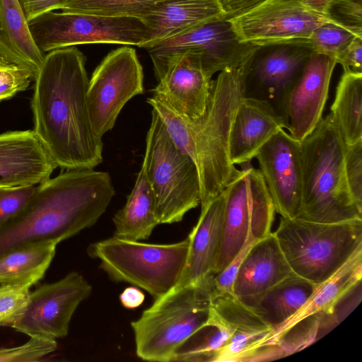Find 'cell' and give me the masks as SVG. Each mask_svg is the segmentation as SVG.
<instances>
[{
	"label": "cell",
	"mask_w": 362,
	"mask_h": 362,
	"mask_svg": "<svg viewBox=\"0 0 362 362\" xmlns=\"http://www.w3.org/2000/svg\"><path fill=\"white\" fill-rule=\"evenodd\" d=\"M84 55L76 47L45 55L35 76L31 108L33 131L63 169H94L103 161L102 138L88 109V78Z\"/></svg>",
	"instance_id": "1"
},
{
	"label": "cell",
	"mask_w": 362,
	"mask_h": 362,
	"mask_svg": "<svg viewBox=\"0 0 362 362\" xmlns=\"http://www.w3.org/2000/svg\"><path fill=\"white\" fill-rule=\"evenodd\" d=\"M115 194L107 172L68 169L49 178L37 185L19 213L0 226V255L75 235L98 221Z\"/></svg>",
	"instance_id": "2"
},
{
	"label": "cell",
	"mask_w": 362,
	"mask_h": 362,
	"mask_svg": "<svg viewBox=\"0 0 362 362\" xmlns=\"http://www.w3.org/2000/svg\"><path fill=\"white\" fill-rule=\"evenodd\" d=\"M243 65L220 71L212 80L204 115L194 121L180 116L153 95L147 99L175 144L197 167L201 209L222 193L240 171L230 159L229 137L235 112L243 97Z\"/></svg>",
	"instance_id": "3"
},
{
	"label": "cell",
	"mask_w": 362,
	"mask_h": 362,
	"mask_svg": "<svg viewBox=\"0 0 362 362\" xmlns=\"http://www.w3.org/2000/svg\"><path fill=\"white\" fill-rule=\"evenodd\" d=\"M300 144L303 186L297 218L325 223L362 219L346 182V145L331 114Z\"/></svg>",
	"instance_id": "4"
},
{
	"label": "cell",
	"mask_w": 362,
	"mask_h": 362,
	"mask_svg": "<svg viewBox=\"0 0 362 362\" xmlns=\"http://www.w3.org/2000/svg\"><path fill=\"white\" fill-rule=\"evenodd\" d=\"M213 277L175 286L131 322L139 358L173 361L177 349L206 325L214 296Z\"/></svg>",
	"instance_id": "5"
},
{
	"label": "cell",
	"mask_w": 362,
	"mask_h": 362,
	"mask_svg": "<svg viewBox=\"0 0 362 362\" xmlns=\"http://www.w3.org/2000/svg\"><path fill=\"white\" fill-rule=\"evenodd\" d=\"M274 234L293 273L317 285L362 245V219L325 223L281 216Z\"/></svg>",
	"instance_id": "6"
},
{
	"label": "cell",
	"mask_w": 362,
	"mask_h": 362,
	"mask_svg": "<svg viewBox=\"0 0 362 362\" xmlns=\"http://www.w3.org/2000/svg\"><path fill=\"white\" fill-rule=\"evenodd\" d=\"M189 245V236L175 243L149 244L114 235L90 244L87 252L112 280L144 289L156 299L177 285Z\"/></svg>",
	"instance_id": "7"
},
{
	"label": "cell",
	"mask_w": 362,
	"mask_h": 362,
	"mask_svg": "<svg viewBox=\"0 0 362 362\" xmlns=\"http://www.w3.org/2000/svg\"><path fill=\"white\" fill-rule=\"evenodd\" d=\"M142 163L154 194L160 224L180 222L187 212L200 204L197 167L177 147L153 109Z\"/></svg>",
	"instance_id": "8"
},
{
	"label": "cell",
	"mask_w": 362,
	"mask_h": 362,
	"mask_svg": "<svg viewBox=\"0 0 362 362\" xmlns=\"http://www.w3.org/2000/svg\"><path fill=\"white\" fill-rule=\"evenodd\" d=\"M259 47L240 41L230 20L221 17L210 20L146 49L151 59L158 81L173 62L183 54L197 60L205 75L238 68Z\"/></svg>",
	"instance_id": "9"
},
{
	"label": "cell",
	"mask_w": 362,
	"mask_h": 362,
	"mask_svg": "<svg viewBox=\"0 0 362 362\" xmlns=\"http://www.w3.org/2000/svg\"><path fill=\"white\" fill-rule=\"evenodd\" d=\"M240 165L223 191V227L214 275L231 262L250 233L256 240L269 234L274 218L275 209L261 172L251 162Z\"/></svg>",
	"instance_id": "10"
},
{
	"label": "cell",
	"mask_w": 362,
	"mask_h": 362,
	"mask_svg": "<svg viewBox=\"0 0 362 362\" xmlns=\"http://www.w3.org/2000/svg\"><path fill=\"white\" fill-rule=\"evenodd\" d=\"M32 37L43 52L75 45L107 43L144 47L148 28L139 17H109L78 13H42L28 21Z\"/></svg>",
	"instance_id": "11"
},
{
	"label": "cell",
	"mask_w": 362,
	"mask_h": 362,
	"mask_svg": "<svg viewBox=\"0 0 362 362\" xmlns=\"http://www.w3.org/2000/svg\"><path fill=\"white\" fill-rule=\"evenodd\" d=\"M144 73L136 50L119 47L102 60L88 81L87 104L95 133L111 130L125 104L144 93Z\"/></svg>",
	"instance_id": "12"
},
{
	"label": "cell",
	"mask_w": 362,
	"mask_h": 362,
	"mask_svg": "<svg viewBox=\"0 0 362 362\" xmlns=\"http://www.w3.org/2000/svg\"><path fill=\"white\" fill-rule=\"evenodd\" d=\"M314 52L306 40L259 46L243 65V97L268 102L284 119L287 94Z\"/></svg>",
	"instance_id": "13"
},
{
	"label": "cell",
	"mask_w": 362,
	"mask_h": 362,
	"mask_svg": "<svg viewBox=\"0 0 362 362\" xmlns=\"http://www.w3.org/2000/svg\"><path fill=\"white\" fill-rule=\"evenodd\" d=\"M228 18L240 41L258 46L305 40L319 26L333 23L302 0H264Z\"/></svg>",
	"instance_id": "14"
},
{
	"label": "cell",
	"mask_w": 362,
	"mask_h": 362,
	"mask_svg": "<svg viewBox=\"0 0 362 362\" xmlns=\"http://www.w3.org/2000/svg\"><path fill=\"white\" fill-rule=\"evenodd\" d=\"M91 291V285L76 272L43 284L30 292L27 308L13 328L30 337H65L74 313Z\"/></svg>",
	"instance_id": "15"
},
{
	"label": "cell",
	"mask_w": 362,
	"mask_h": 362,
	"mask_svg": "<svg viewBox=\"0 0 362 362\" xmlns=\"http://www.w3.org/2000/svg\"><path fill=\"white\" fill-rule=\"evenodd\" d=\"M275 211L297 218L302 198L303 173L300 141L280 129L255 156Z\"/></svg>",
	"instance_id": "16"
},
{
	"label": "cell",
	"mask_w": 362,
	"mask_h": 362,
	"mask_svg": "<svg viewBox=\"0 0 362 362\" xmlns=\"http://www.w3.org/2000/svg\"><path fill=\"white\" fill-rule=\"evenodd\" d=\"M336 64L334 59L314 52L288 91L284 120L294 139L303 141L322 119Z\"/></svg>",
	"instance_id": "17"
},
{
	"label": "cell",
	"mask_w": 362,
	"mask_h": 362,
	"mask_svg": "<svg viewBox=\"0 0 362 362\" xmlns=\"http://www.w3.org/2000/svg\"><path fill=\"white\" fill-rule=\"evenodd\" d=\"M206 325L217 327L228 337L214 361H251L273 330L250 307L230 294L213 296Z\"/></svg>",
	"instance_id": "18"
},
{
	"label": "cell",
	"mask_w": 362,
	"mask_h": 362,
	"mask_svg": "<svg viewBox=\"0 0 362 362\" xmlns=\"http://www.w3.org/2000/svg\"><path fill=\"white\" fill-rule=\"evenodd\" d=\"M56 168L33 130L0 134V187L37 185Z\"/></svg>",
	"instance_id": "19"
},
{
	"label": "cell",
	"mask_w": 362,
	"mask_h": 362,
	"mask_svg": "<svg viewBox=\"0 0 362 362\" xmlns=\"http://www.w3.org/2000/svg\"><path fill=\"white\" fill-rule=\"evenodd\" d=\"M211 83L194 57L183 54L168 67L152 93L176 113L194 121L206 110Z\"/></svg>",
	"instance_id": "20"
},
{
	"label": "cell",
	"mask_w": 362,
	"mask_h": 362,
	"mask_svg": "<svg viewBox=\"0 0 362 362\" xmlns=\"http://www.w3.org/2000/svg\"><path fill=\"white\" fill-rule=\"evenodd\" d=\"M281 129H286V124L268 102L243 97L230 132L232 163L240 165L251 162L258 151Z\"/></svg>",
	"instance_id": "21"
},
{
	"label": "cell",
	"mask_w": 362,
	"mask_h": 362,
	"mask_svg": "<svg viewBox=\"0 0 362 362\" xmlns=\"http://www.w3.org/2000/svg\"><path fill=\"white\" fill-rule=\"evenodd\" d=\"M361 277L362 245L334 274L316 285L305 303L291 318L272 330L263 347L276 346L291 329L311 316L333 314L339 301L361 283Z\"/></svg>",
	"instance_id": "22"
},
{
	"label": "cell",
	"mask_w": 362,
	"mask_h": 362,
	"mask_svg": "<svg viewBox=\"0 0 362 362\" xmlns=\"http://www.w3.org/2000/svg\"><path fill=\"white\" fill-rule=\"evenodd\" d=\"M293 274L271 232L247 250L234 281V296L240 300L258 296Z\"/></svg>",
	"instance_id": "23"
},
{
	"label": "cell",
	"mask_w": 362,
	"mask_h": 362,
	"mask_svg": "<svg viewBox=\"0 0 362 362\" xmlns=\"http://www.w3.org/2000/svg\"><path fill=\"white\" fill-rule=\"evenodd\" d=\"M224 204L222 192L201 209L199 220L188 235L187 262L176 286L196 284L214 275L222 233Z\"/></svg>",
	"instance_id": "24"
},
{
	"label": "cell",
	"mask_w": 362,
	"mask_h": 362,
	"mask_svg": "<svg viewBox=\"0 0 362 362\" xmlns=\"http://www.w3.org/2000/svg\"><path fill=\"white\" fill-rule=\"evenodd\" d=\"M223 16L219 0H160L140 17L150 32L144 48Z\"/></svg>",
	"instance_id": "25"
},
{
	"label": "cell",
	"mask_w": 362,
	"mask_h": 362,
	"mask_svg": "<svg viewBox=\"0 0 362 362\" xmlns=\"http://www.w3.org/2000/svg\"><path fill=\"white\" fill-rule=\"evenodd\" d=\"M0 55L29 70L33 80L43 62L19 0H0Z\"/></svg>",
	"instance_id": "26"
},
{
	"label": "cell",
	"mask_w": 362,
	"mask_h": 362,
	"mask_svg": "<svg viewBox=\"0 0 362 362\" xmlns=\"http://www.w3.org/2000/svg\"><path fill=\"white\" fill-rule=\"evenodd\" d=\"M112 221L115 236L136 241L148 239L154 228L160 224L154 194L144 163L125 204L114 215Z\"/></svg>",
	"instance_id": "27"
},
{
	"label": "cell",
	"mask_w": 362,
	"mask_h": 362,
	"mask_svg": "<svg viewBox=\"0 0 362 362\" xmlns=\"http://www.w3.org/2000/svg\"><path fill=\"white\" fill-rule=\"evenodd\" d=\"M315 286L293 274L264 293L241 300L274 329L291 318L305 303Z\"/></svg>",
	"instance_id": "28"
},
{
	"label": "cell",
	"mask_w": 362,
	"mask_h": 362,
	"mask_svg": "<svg viewBox=\"0 0 362 362\" xmlns=\"http://www.w3.org/2000/svg\"><path fill=\"white\" fill-rule=\"evenodd\" d=\"M57 243L27 245L0 255V284L33 286L45 275L55 255Z\"/></svg>",
	"instance_id": "29"
},
{
	"label": "cell",
	"mask_w": 362,
	"mask_h": 362,
	"mask_svg": "<svg viewBox=\"0 0 362 362\" xmlns=\"http://www.w3.org/2000/svg\"><path fill=\"white\" fill-rule=\"evenodd\" d=\"M329 113L345 145L362 141V73L344 71Z\"/></svg>",
	"instance_id": "30"
},
{
	"label": "cell",
	"mask_w": 362,
	"mask_h": 362,
	"mask_svg": "<svg viewBox=\"0 0 362 362\" xmlns=\"http://www.w3.org/2000/svg\"><path fill=\"white\" fill-rule=\"evenodd\" d=\"M160 0H69L59 10L109 17L140 18Z\"/></svg>",
	"instance_id": "31"
},
{
	"label": "cell",
	"mask_w": 362,
	"mask_h": 362,
	"mask_svg": "<svg viewBox=\"0 0 362 362\" xmlns=\"http://www.w3.org/2000/svg\"><path fill=\"white\" fill-rule=\"evenodd\" d=\"M356 37L358 36L343 27L333 23H326L317 28L306 40L311 45L315 52L325 54L336 60Z\"/></svg>",
	"instance_id": "32"
},
{
	"label": "cell",
	"mask_w": 362,
	"mask_h": 362,
	"mask_svg": "<svg viewBox=\"0 0 362 362\" xmlns=\"http://www.w3.org/2000/svg\"><path fill=\"white\" fill-rule=\"evenodd\" d=\"M31 286L25 284L0 285V326L13 327L27 308Z\"/></svg>",
	"instance_id": "33"
},
{
	"label": "cell",
	"mask_w": 362,
	"mask_h": 362,
	"mask_svg": "<svg viewBox=\"0 0 362 362\" xmlns=\"http://www.w3.org/2000/svg\"><path fill=\"white\" fill-rule=\"evenodd\" d=\"M57 348L55 339L30 337L25 344L13 348L0 349V362H30L40 361Z\"/></svg>",
	"instance_id": "34"
},
{
	"label": "cell",
	"mask_w": 362,
	"mask_h": 362,
	"mask_svg": "<svg viewBox=\"0 0 362 362\" xmlns=\"http://www.w3.org/2000/svg\"><path fill=\"white\" fill-rule=\"evenodd\" d=\"M325 14L334 23L362 37V0H332Z\"/></svg>",
	"instance_id": "35"
},
{
	"label": "cell",
	"mask_w": 362,
	"mask_h": 362,
	"mask_svg": "<svg viewBox=\"0 0 362 362\" xmlns=\"http://www.w3.org/2000/svg\"><path fill=\"white\" fill-rule=\"evenodd\" d=\"M33 80L29 70L0 55V101L25 90Z\"/></svg>",
	"instance_id": "36"
},
{
	"label": "cell",
	"mask_w": 362,
	"mask_h": 362,
	"mask_svg": "<svg viewBox=\"0 0 362 362\" xmlns=\"http://www.w3.org/2000/svg\"><path fill=\"white\" fill-rule=\"evenodd\" d=\"M345 174L351 194L362 210V141L352 145H346Z\"/></svg>",
	"instance_id": "37"
},
{
	"label": "cell",
	"mask_w": 362,
	"mask_h": 362,
	"mask_svg": "<svg viewBox=\"0 0 362 362\" xmlns=\"http://www.w3.org/2000/svg\"><path fill=\"white\" fill-rule=\"evenodd\" d=\"M36 187L37 185L0 187V226L24 208Z\"/></svg>",
	"instance_id": "38"
},
{
	"label": "cell",
	"mask_w": 362,
	"mask_h": 362,
	"mask_svg": "<svg viewBox=\"0 0 362 362\" xmlns=\"http://www.w3.org/2000/svg\"><path fill=\"white\" fill-rule=\"evenodd\" d=\"M255 240H256L253 238L250 233L243 246L231 262L221 272L214 275V296L225 294L234 295L233 284L240 264L247 250Z\"/></svg>",
	"instance_id": "39"
},
{
	"label": "cell",
	"mask_w": 362,
	"mask_h": 362,
	"mask_svg": "<svg viewBox=\"0 0 362 362\" xmlns=\"http://www.w3.org/2000/svg\"><path fill=\"white\" fill-rule=\"evenodd\" d=\"M344 71L362 73V37H356L337 57Z\"/></svg>",
	"instance_id": "40"
},
{
	"label": "cell",
	"mask_w": 362,
	"mask_h": 362,
	"mask_svg": "<svg viewBox=\"0 0 362 362\" xmlns=\"http://www.w3.org/2000/svg\"><path fill=\"white\" fill-rule=\"evenodd\" d=\"M28 21L50 11L59 10L69 0H19Z\"/></svg>",
	"instance_id": "41"
},
{
	"label": "cell",
	"mask_w": 362,
	"mask_h": 362,
	"mask_svg": "<svg viewBox=\"0 0 362 362\" xmlns=\"http://www.w3.org/2000/svg\"><path fill=\"white\" fill-rule=\"evenodd\" d=\"M264 0H219L226 17L230 18L243 12Z\"/></svg>",
	"instance_id": "42"
},
{
	"label": "cell",
	"mask_w": 362,
	"mask_h": 362,
	"mask_svg": "<svg viewBox=\"0 0 362 362\" xmlns=\"http://www.w3.org/2000/svg\"><path fill=\"white\" fill-rule=\"evenodd\" d=\"M119 300L124 308L134 309L139 307L144 303L145 295L139 288L129 286L122 292Z\"/></svg>",
	"instance_id": "43"
},
{
	"label": "cell",
	"mask_w": 362,
	"mask_h": 362,
	"mask_svg": "<svg viewBox=\"0 0 362 362\" xmlns=\"http://www.w3.org/2000/svg\"><path fill=\"white\" fill-rule=\"evenodd\" d=\"M332 0H302L311 9L326 16L327 6Z\"/></svg>",
	"instance_id": "44"
},
{
	"label": "cell",
	"mask_w": 362,
	"mask_h": 362,
	"mask_svg": "<svg viewBox=\"0 0 362 362\" xmlns=\"http://www.w3.org/2000/svg\"></svg>",
	"instance_id": "45"
}]
</instances>
